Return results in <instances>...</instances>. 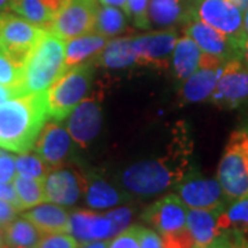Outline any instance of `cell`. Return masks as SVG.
I'll return each mask as SVG.
<instances>
[{"instance_id": "5bb4252c", "label": "cell", "mask_w": 248, "mask_h": 248, "mask_svg": "<svg viewBox=\"0 0 248 248\" xmlns=\"http://www.w3.org/2000/svg\"><path fill=\"white\" fill-rule=\"evenodd\" d=\"M185 35L199 46L202 53L213 55L223 63L236 60L240 54H243V50L234 45L229 37L197 19H189L186 22Z\"/></svg>"}, {"instance_id": "9a60e30c", "label": "cell", "mask_w": 248, "mask_h": 248, "mask_svg": "<svg viewBox=\"0 0 248 248\" xmlns=\"http://www.w3.org/2000/svg\"><path fill=\"white\" fill-rule=\"evenodd\" d=\"M178 39L175 31H161L131 39L137 63L167 68L170 55L174 51Z\"/></svg>"}, {"instance_id": "7402d4cb", "label": "cell", "mask_w": 248, "mask_h": 248, "mask_svg": "<svg viewBox=\"0 0 248 248\" xmlns=\"http://www.w3.org/2000/svg\"><path fill=\"white\" fill-rule=\"evenodd\" d=\"M84 195L87 205L94 210L110 208L130 199L125 192L116 189L115 186L110 185L108 181L98 175H91L87 178V187Z\"/></svg>"}, {"instance_id": "4fadbf2b", "label": "cell", "mask_w": 248, "mask_h": 248, "mask_svg": "<svg viewBox=\"0 0 248 248\" xmlns=\"http://www.w3.org/2000/svg\"><path fill=\"white\" fill-rule=\"evenodd\" d=\"M102 108L98 94L84 98L68 116L66 128L80 148H86L101 130Z\"/></svg>"}, {"instance_id": "ac0fdd59", "label": "cell", "mask_w": 248, "mask_h": 248, "mask_svg": "<svg viewBox=\"0 0 248 248\" xmlns=\"http://www.w3.org/2000/svg\"><path fill=\"white\" fill-rule=\"evenodd\" d=\"M71 234L80 244L113 237V225L105 214L79 210L71 214Z\"/></svg>"}, {"instance_id": "d4e9b609", "label": "cell", "mask_w": 248, "mask_h": 248, "mask_svg": "<svg viewBox=\"0 0 248 248\" xmlns=\"http://www.w3.org/2000/svg\"><path fill=\"white\" fill-rule=\"evenodd\" d=\"M95 65L108 69H122L137 63L135 53L131 46V37L113 39L108 42L105 48L94 60Z\"/></svg>"}, {"instance_id": "1f68e13d", "label": "cell", "mask_w": 248, "mask_h": 248, "mask_svg": "<svg viewBox=\"0 0 248 248\" xmlns=\"http://www.w3.org/2000/svg\"><path fill=\"white\" fill-rule=\"evenodd\" d=\"M148 7H149V0H127L124 11L127 17L133 19L135 27L148 29L151 28V22L148 17Z\"/></svg>"}, {"instance_id": "277c9868", "label": "cell", "mask_w": 248, "mask_h": 248, "mask_svg": "<svg viewBox=\"0 0 248 248\" xmlns=\"http://www.w3.org/2000/svg\"><path fill=\"white\" fill-rule=\"evenodd\" d=\"M143 221L160 234L164 248H193L195 240L187 229V210L177 195H167L146 208Z\"/></svg>"}, {"instance_id": "3957f363", "label": "cell", "mask_w": 248, "mask_h": 248, "mask_svg": "<svg viewBox=\"0 0 248 248\" xmlns=\"http://www.w3.org/2000/svg\"><path fill=\"white\" fill-rule=\"evenodd\" d=\"M185 177L186 163L184 160H146L124 170L122 185L131 195L149 197L177 186Z\"/></svg>"}, {"instance_id": "74e56055", "label": "cell", "mask_w": 248, "mask_h": 248, "mask_svg": "<svg viewBox=\"0 0 248 248\" xmlns=\"http://www.w3.org/2000/svg\"><path fill=\"white\" fill-rule=\"evenodd\" d=\"M39 1H40L42 7L45 9L46 14L51 19V24H53V21L57 18V16L69 4L71 0H39Z\"/></svg>"}, {"instance_id": "7bdbcfd3", "label": "cell", "mask_w": 248, "mask_h": 248, "mask_svg": "<svg viewBox=\"0 0 248 248\" xmlns=\"http://www.w3.org/2000/svg\"><path fill=\"white\" fill-rule=\"evenodd\" d=\"M108 244H109V241H107V240H97V241L83 244L80 248H108Z\"/></svg>"}, {"instance_id": "681fc988", "label": "cell", "mask_w": 248, "mask_h": 248, "mask_svg": "<svg viewBox=\"0 0 248 248\" xmlns=\"http://www.w3.org/2000/svg\"><path fill=\"white\" fill-rule=\"evenodd\" d=\"M6 246V243H4V231L0 228V248H3Z\"/></svg>"}, {"instance_id": "d590c367", "label": "cell", "mask_w": 248, "mask_h": 248, "mask_svg": "<svg viewBox=\"0 0 248 248\" xmlns=\"http://www.w3.org/2000/svg\"><path fill=\"white\" fill-rule=\"evenodd\" d=\"M16 175H17V167H16L14 156L1 151L0 153V182L10 184L14 181Z\"/></svg>"}, {"instance_id": "ba28073f", "label": "cell", "mask_w": 248, "mask_h": 248, "mask_svg": "<svg viewBox=\"0 0 248 248\" xmlns=\"http://www.w3.org/2000/svg\"><path fill=\"white\" fill-rule=\"evenodd\" d=\"M46 29L9 11L0 13V50L25 66L28 57L46 35Z\"/></svg>"}, {"instance_id": "484cf974", "label": "cell", "mask_w": 248, "mask_h": 248, "mask_svg": "<svg viewBox=\"0 0 248 248\" xmlns=\"http://www.w3.org/2000/svg\"><path fill=\"white\" fill-rule=\"evenodd\" d=\"M6 246L17 248H36L42 239V232L27 218H16L3 228Z\"/></svg>"}, {"instance_id": "b9f144b4", "label": "cell", "mask_w": 248, "mask_h": 248, "mask_svg": "<svg viewBox=\"0 0 248 248\" xmlns=\"http://www.w3.org/2000/svg\"><path fill=\"white\" fill-rule=\"evenodd\" d=\"M125 1L127 0H99V3L102 6H110V7H117V9H123L125 7Z\"/></svg>"}, {"instance_id": "4316f807", "label": "cell", "mask_w": 248, "mask_h": 248, "mask_svg": "<svg viewBox=\"0 0 248 248\" xmlns=\"http://www.w3.org/2000/svg\"><path fill=\"white\" fill-rule=\"evenodd\" d=\"M219 225L226 234L248 231V193L232 200L219 215Z\"/></svg>"}, {"instance_id": "44dd1931", "label": "cell", "mask_w": 248, "mask_h": 248, "mask_svg": "<svg viewBox=\"0 0 248 248\" xmlns=\"http://www.w3.org/2000/svg\"><path fill=\"white\" fill-rule=\"evenodd\" d=\"M223 68V66H222ZM222 68H200L186 80L181 90V95L185 102H202L211 98L221 76Z\"/></svg>"}, {"instance_id": "836d02e7", "label": "cell", "mask_w": 248, "mask_h": 248, "mask_svg": "<svg viewBox=\"0 0 248 248\" xmlns=\"http://www.w3.org/2000/svg\"><path fill=\"white\" fill-rule=\"evenodd\" d=\"M105 215L113 225V237H115L130 226L134 217V210L131 207H119V208L108 211Z\"/></svg>"}, {"instance_id": "f546056e", "label": "cell", "mask_w": 248, "mask_h": 248, "mask_svg": "<svg viewBox=\"0 0 248 248\" xmlns=\"http://www.w3.org/2000/svg\"><path fill=\"white\" fill-rule=\"evenodd\" d=\"M24 65L10 58L0 50V86L14 94V97L22 95L24 84Z\"/></svg>"}, {"instance_id": "c3c4849f", "label": "cell", "mask_w": 248, "mask_h": 248, "mask_svg": "<svg viewBox=\"0 0 248 248\" xmlns=\"http://www.w3.org/2000/svg\"><path fill=\"white\" fill-rule=\"evenodd\" d=\"M244 31H246V35L248 37V6L244 10Z\"/></svg>"}, {"instance_id": "7a4b0ae2", "label": "cell", "mask_w": 248, "mask_h": 248, "mask_svg": "<svg viewBox=\"0 0 248 248\" xmlns=\"http://www.w3.org/2000/svg\"><path fill=\"white\" fill-rule=\"evenodd\" d=\"M65 47V40L48 31L46 32L25 62L22 95L47 91L54 81L63 75Z\"/></svg>"}, {"instance_id": "60d3db41", "label": "cell", "mask_w": 248, "mask_h": 248, "mask_svg": "<svg viewBox=\"0 0 248 248\" xmlns=\"http://www.w3.org/2000/svg\"><path fill=\"white\" fill-rule=\"evenodd\" d=\"M232 247L237 246V247L248 248V231L247 232H240V233H232Z\"/></svg>"}, {"instance_id": "ee69618b", "label": "cell", "mask_w": 248, "mask_h": 248, "mask_svg": "<svg viewBox=\"0 0 248 248\" xmlns=\"http://www.w3.org/2000/svg\"><path fill=\"white\" fill-rule=\"evenodd\" d=\"M10 98H16L14 97V94L9 91L7 89H4V87H1L0 86V102H3V101H7Z\"/></svg>"}, {"instance_id": "52a82bcc", "label": "cell", "mask_w": 248, "mask_h": 248, "mask_svg": "<svg viewBox=\"0 0 248 248\" xmlns=\"http://www.w3.org/2000/svg\"><path fill=\"white\" fill-rule=\"evenodd\" d=\"M189 19H197L219 31L243 50L247 40L243 10L231 0H196L189 9Z\"/></svg>"}, {"instance_id": "f6af8a7d", "label": "cell", "mask_w": 248, "mask_h": 248, "mask_svg": "<svg viewBox=\"0 0 248 248\" xmlns=\"http://www.w3.org/2000/svg\"><path fill=\"white\" fill-rule=\"evenodd\" d=\"M231 243L229 241H219V243H215L211 246H207V247H193V248H231Z\"/></svg>"}, {"instance_id": "30bf717a", "label": "cell", "mask_w": 248, "mask_h": 248, "mask_svg": "<svg viewBox=\"0 0 248 248\" xmlns=\"http://www.w3.org/2000/svg\"><path fill=\"white\" fill-rule=\"evenodd\" d=\"M177 196L184 202L187 208L213 210L225 207L229 200L218 179L187 177L186 175L177 186Z\"/></svg>"}, {"instance_id": "ffe728a7", "label": "cell", "mask_w": 248, "mask_h": 248, "mask_svg": "<svg viewBox=\"0 0 248 248\" xmlns=\"http://www.w3.org/2000/svg\"><path fill=\"white\" fill-rule=\"evenodd\" d=\"M108 45V37L97 32L75 37L66 42L65 47V71L84 62L94 61Z\"/></svg>"}, {"instance_id": "e575fe53", "label": "cell", "mask_w": 248, "mask_h": 248, "mask_svg": "<svg viewBox=\"0 0 248 248\" xmlns=\"http://www.w3.org/2000/svg\"><path fill=\"white\" fill-rule=\"evenodd\" d=\"M138 229H140V225H134L131 228L128 226L125 231L112 237L108 244V248H141Z\"/></svg>"}, {"instance_id": "2e32d148", "label": "cell", "mask_w": 248, "mask_h": 248, "mask_svg": "<svg viewBox=\"0 0 248 248\" xmlns=\"http://www.w3.org/2000/svg\"><path fill=\"white\" fill-rule=\"evenodd\" d=\"M72 149V137L68 128L57 122H48L43 125L35 143V152L51 167L63 166Z\"/></svg>"}, {"instance_id": "4dcf8cb0", "label": "cell", "mask_w": 248, "mask_h": 248, "mask_svg": "<svg viewBox=\"0 0 248 248\" xmlns=\"http://www.w3.org/2000/svg\"><path fill=\"white\" fill-rule=\"evenodd\" d=\"M16 167L18 174L40 181H45L46 177L51 171V167L37 153L36 155L21 153V156L16 159Z\"/></svg>"}, {"instance_id": "cb8c5ba5", "label": "cell", "mask_w": 248, "mask_h": 248, "mask_svg": "<svg viewBox=\"0 0 248 248\" xmlns=\"http://www.w3.org/2000/svg\"><path fill=\"white\" fill-rule=\"evenodd\" d=\"M202 50L189 37L184 36L178 39L172 51V66L174 73L179 80H187L199 68L202 60Z\"/></svg>"}, {"instance_id": "9c48e42d", "label": "cell", "mask_w": 248, "mask_h": 248, "mask_svg": "<svg viewBox=\"0 0 248 248\" xmlns=\"http://www.w3.org/2000/svg\"><path fill=\"white\" fill-rule=\"evenodd\" d=\"M97 13L95 0H71L54 19L48 32L65 42L94 32Z\"/></svg>"}, {"instance_id": "e0dca14e", "label": "cell", "mask_w": 248, "mask_h": 248, "mask_svg": "<svg viewBox=\"0 0 248 248\" xmlns=\"http://www.w3.org/2000/svg\"><path fill=\"white\" fill-rule=\"evenodd\" d=\"M226 207V205H225ZM225 207L213 210H199L189 208L186 225L195 240V247H207L219 241H229V234L222 231L219 225V215Z\"/></svg>"}, {"instance_id": "7dc6e473", "label": "cell", "mask_w": 248, "mask_h": 248, "mask_svg": "<svg viewBox=\"0 0 248 248\" xmlns=\"http://www.w3.org/2000/svg\"><path fill=\"white\" fill-rule=\"evenodd\" d=\"M10 4H11V0H0V13L10 10Z\"/></svg>"}, {"instance_id": "f907efd6", "label": "cell", "mask_w": 248, "mask_h": 248, "mask_svg": "<svg viewBox=\"0 0 248 248\" xmlns=\"http://www.w3.org/2000/svg\"><path fill=\"white\" fill-rule=\"evenodd\" d=\"M243 55L246 57V60L248 62V37L247 40H246V43H244V47H243Z\"/></svg>"}, {"instance_id": "f35d334b", "label": "cell", "mask_w": 248, "mask_h": 248, "mask_svg": "<svg viewBox=\"0 0 248 248\" xmlns=\"http://www.w3.org/2000/svg\"><path fill=\"white\" fill-rule=\"evenodd\" d=\"M19 213L17 207L14 204L0 200V226H7L9 223L17 218V214Z\"/></svg>"}, {"instance_id": "8fae6325", "label": "cell", "mask_w": 248, "mask_h": 248, "mask_svg": "<svg viewBox=\"0 0 248 248\" xmlns=\"http://www.w3.org/2000/svg\"><path fill=\"white\" fill-rule=\"evenodd\" d=\"M248 99V68L239 58L228 61L214 90L211 101L222 108H234Z\"/></svg>"}, {"instance_id": "816d5d0a", "label": "cell", "mask_w": 248, "mask_h": 248, "mask_svg": "<svg viewBox=\"0 0 248 248\" xmlns=\"http://www.w3.org/2000/svg\"><path fill=\"white\" fill-rule=\"evenodd\" d=\"M231 248H244V247H237V246H233V247H231Z\"/></svg>"}, {"instance_id": "603a6c76", "label": "cell", "mask_w": 248, "mask_h": 248, "mask_svg": "<svg viewBox=\"0 0 248 248\" xmlns=\"http://www.w3.org/2000/svg\"><path fill=\"white\" fill-rule=\"evenodd\" d=\"M148 17L151 27L171 28L189 21V10L184 0H149Z\"/></svg>"}, {"instance_id": "7c38bea8", "label": "cell", "mask_w": 248, "mask_h": 248, "mask_svg": "<svg viewBox=\"0 0 248 248\" xmlns=\"http://www.w3.org/2000/svg\"><path fill=\"white\" fill-rule=\"evenodd\" d=\"M87 178L79 171L72 169L57 167L45 179L46 202L58 204L62 207H71L86 193Z\"/></svg>"}, {"instance_id": "6da1fadb", "label": "cell", "mask_w": 248, "mask_h": 248, "mask_svg": "<svg viewBox=\"0 0 248 248\" xmlns=\"http://www.w3.org/2000/svg\"><path fill=\"white\" fill-rule=\"evenodd\" d=\"M48 117L47 91L0 102V148L28 153Z\"/></svg>"}, {"instance_id": "d6986e66", "label": "cell", "mask_w": 248, "mask_h": 248, "mask_svg": "<svg viewBox=\"0 0 248 248\" xmlns=\"http://www.w3.org/2000/svg\"><path fill=\"white\" fill-rule=\"evenodd\" d=\"M22 217L32 222L43 234L71 233V214L58 204H39L22 214Z\"/></svg>"}, {"instance_id": "bcb514c9", "label": "cell", "mask_w": 248, "mask_h": 248, "mask_svg": "<svg viewBox=\"0 0 248 248\" xmlns=\"http://www.w3.org/2000/svg\"><path fill=\"white\" fill-rule=\"evenodd\" d=\"M231 1L232 3H234V4H236L237 7H240L243 11H244L246 7L248 6V0H231Z\"/></svg>"}, {"instance_id": "f5cc1de1", "label": "cell", "mask_w": 248, "mask_h": 248, "mask_svg": "<svg viewBox=\"0 0 248 248\" xmlns=\"http://www.w3.org/2000/svg\"><path fill=\"white\" fill-rule=\"evenodd\" d=\"M0 153H1V151H0Z\"/></svg>"}, {"instance_id": "ab89813d", "label": "cell", "mask_w": 248, "mask_h": 248, "mask_svg": "<svg viewBox=\"0 0 248 248\" xmlns=\"http://www.w3.org/2000/svg\"><path fill=\"white\" fill-rule=\"evenodd\" d=\"M0 200H4V202H9V203L14 204L18 210H19V202H18L14 185H11V184H1L0 182Z\"/></svg>"}, {"instance_id": "5b68a950", "label": "cell", "mask_w": 248, "mask_h": 248, "mask_svg": "<svg viewBox=\"0 0 248 248\" xmlns=\"http://www.w3.org/2000/svg\"><path fill=\"white\" fill-rule=\"evenodd\" d=\"M95 62L89 61L63 72L47 90L48 117L60 122L68 119L89 93Z\"/></svg>"}, {"instance_id": "83f0119b", "label": "cell", "mask_w": 248, "mask_h": 248, "mask_svg": "<svg viewBox=\"0 0 248 248\" xmlns=\"http://www.w3.org/2000/svg\"><path fill=\"white\" fill-rule=\"evenodd\" d=\"M13 185L19 202V210L25 211L39 204L45 203V181L25 177L18 174L13 181Z\"/></svg>"}, {"instance_id": "8992f818", "label": "cell", "mask_w": 248, "mask_h": 248, "mask_svg": "<svg viewBox=\"0 0 248 248\" xmlns=\"http://www.w3.org/2000/svg\"><path fill=\"white\" fill-rule=\"evenodd\" d=\"M218 181L229 200L248 193V133H233L218 166Z\"/></svg>"}, {"instance_id": "8d00e7d4", "label": "cell", "mask_w": 248, "mask_h": 248, "mask_svg": "<svg viewBox=\"0 0 248 248\" xmlns=\"http://www.w3.org/2000/svg\"><path fill=\"white\" fill-rule=\"evenodd\" d=\"M138 236H140V246H141V248H164L160 234L153 229L140 226Z\"/></svg>"}, {"instance_id": "d6a6232c", "label": "cell", "mask_w": 248, "mask_h": 248, "mask_svg": "<svg viewBox=\"0 0 248 248\" xmlns=\"http://www.w3.org/2000/svg\"><path fill=\"white\" fill-rule=\"evenodd\" d=\"M78 240L71 233H46L42 236L36 248H80Z\"/></svg>"}, {"instance_id": "f1b7e54d", "label": "cell", "mask_w": 248, "mask_h": 248, "mask_svg": "<svg viewBox=\"0 0 248 248\" xmlns=\"http://www.w3.org/2000/svg\"><path fill=\"white\" fill-rule=\"evenodd\" d=\"M125 25L127 19L123 11H120L117 7L104 6L98 9L94 32L110 39L123 33Z\"/></svg>"}]
</instances>
